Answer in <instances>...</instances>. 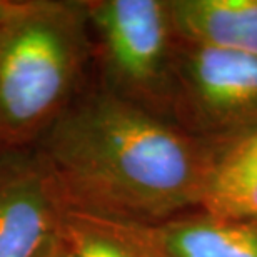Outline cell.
<instances>
[{
  "label": "cell",
  "instance_id": "9c48e42d",
  "mask_svg": "<svg viewBox=\"0 0 257 257\" xmlns=\"http://www.w3.org/2000/svg\"><path fill=\"white\" fill-rule=\"evenodd\" d=\"M67 257H146L128 225L65 212L60 225Z\"/></svg>",
  "mask_w": 257,
  "mask_h": 257
},
{
  "label": "cell",
  "instance_id": "8fae6325",
  "mask_svg": "<svg viewBox=\"0 0 257 257\" xmlns=\"http://www.w3.org/2000/svg\"><path fill=\"white\" fill-rule=\"evenodd\" d=\"M22 0H0V27L17 12Z\"/></svg>",
  "mask_w": 257,
  "mask_h": 257
},
{
  "label": "cell",
  "instance_id": "3957f363",
  "mask_svg": "<svg viewBox=\"0 0 257 257\" xmlns=\"http://www.w3.org/2000/svg\"><path fill=\"white\" fill-rule=\"evenodd\" d=\"M99 87L171 120L179 37L169 0H89Z\"/></svg>",
  "mask_w": 257,
  "mask_h": 257
},
{
  "label": "cell",
  "instance_id": "7a4b0ae2",
  "mask_svg": "<svg viewBox=\"0 0 257 257\" xmlns=\"http://www.w3.org/2000/svg\"><path fill=\"white\" fill-rule=\"evenodd\" d=\"M85 2L22 0L0 27V154L34 149L87 89Z\"/></svg>",
  "mask_w": 257,
  "mask_h": 257
},
{
  "label": "cell",
  "instance_id": "7c38bea8",
  "mask_svg": "<svg viewBox=\"0 0 257 257\" xmlns=\"http://www.w3.org/2000/svg\"><path fill=\"white\" fill-rule=\"evenodd\" d=\"M146 257H154V255H146Z\"/></svg>",
  "mask_w": 257,
  "mask_h": 257
},
{
  "label": "cell",
  "instance_id": "52a82bcc",
  "mask_svg": "<svg viewBox=\"0 0 257 257\" xmlns=\"http://www.w3.org/2000/svg\"><path fill=\"white\" fill-rule=\"evenodd\" d=\"M177 37L257 57V0H169Z\"/></svg>",
  "mask_w": 257,
  "mask_h": 257
},
{
  "label": "cell",
  "instance_id": "277c9868",
  "mask_svg": "<svg viewBox=\"0 0 257 257\" xmlns=\"http://www.w3.org/2000/svg\"><path fill=\"white\" fill-rule=\"evenodd\" d=\"M171 120L214 147L257 131V57L179 39Z\"/></svg>",
  "mask_w": 257,
  "mask_h": 257
},
{
  "label": "cell",
  "instance_id": "6da1fadb",
  "mask_svg": "<svg viewBox=\"0 0 257 257\" xmlns=\"http://www.w3.org/2000/svg\"><path fill=\"white\" fill-rule=\"evenodd\" d=\"M65 212L157 225L200 210L214 146L110 92L87 87L34 146Z\"/></svg>",
  "mask_w": 257,
  "mask_h": 257
},
{
  "label": "cell",
  "instance_id": "5b68a950",
  "mask_svg": "<svg viewBox=\"0 0 257 257\" xmlns=\"http://www.w3.org/2000/svg\"><path fill=\"white\" fill-rule=\"evenodd\" d=\"M65 209L34 149L0 154V257H37Z\"/></svg>",
  "mask_w": 257,
  "mask_h": 257
},
{
  "label": "cell",
  "instance_id": "30bf717a",
  "mask_svg": "<svg viewBox=\"0 0 257 257\" xmlns=\"http://www.w3.org/2000/svg\"><path fill=\"white\" fill-rule=\"evenodd\" d=\"M37 257H67V250H65L62 235H60V230L55 234V237L40 250V254Z\"/></svg>",
  "mask_w": 257,
  "mask_h": 257
},
{
  "label": "cell",
  "instance_id": "ba28073f",
  "mask_svg": "<svg viewBox=\"0 0 257 257\" xmlns=\"http://www.w3.org/2000/svg\"><path fill=\"white\" fill-rule=\"evenodd\" d=\"M200 210L257 224V131L214 147Z\"/></svg>",
  "mask_w": 257,
  "mask_h": 257
},
{
  "label": "cell",
  "instance_id": "8992f818",
  "mask_svg": "<svg viewBox=\"0 0 257 257\" xmlns=\"http://www.w3.org/2000/svg\"><path fill=\"white\" fill-rule=\"evenodd\" d=\"M154 257H257V224L195 210L157 225H128Z\"/></svg>",
  "mask_w": 257,
  "mask_h": 257
}]
</instances>
